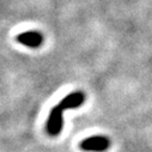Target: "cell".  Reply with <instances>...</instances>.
<instances>
[{
	"label": "cell",
	"mask_w": 152,
	"mask_h": 152,
	"mask_svg": "<svg viewBox=\"0 0 152 152\" xmlns=\"http://www.w3.org/2000/svg\"><path fill=\"white\" fill-rule=\"evenodd\" d=\"M62 126H64V109L59 104H56L55 107L52 108L49 113L46 128L50 135L55 137L62 131Z\"/></svg>",
	"instance_id": "cell-1"
},
{
	"label": "cell",
	"mask_w": 152,
	"mask_h": 152,
	"mask_svg": "<svg viewBox=\"0 0 152 152\" xmlns=\"http://www.w3.org/2000/svg\"><path fill=\"white\" fill-rule=\"evenodd\" d=\"M110 146V141L108 138L102 135H95L84 139L80 142V148L84 151H96V152H103L108 150Z\"/></svg>",
	"instance_id": "cell-2"
},
{
	"label": "cell",
	"mask_w": 152,
	"mask_h": 152,
	"mask_svg": "<svg viewBox=\"0 0 152 152\" xmlns=\"http://www.w3.org/2000/svg\"><path fill=\"white\" fill-rule=\"evenodd\" d=\"M18 43L24 45L29 48H39L43 43V35L39 31H25L16 36Z\"/></svg>",
	"instance_id": "cell-3"
},
{
	"label": "cell",
	"mask_w": 152,
	"mask_h": 152,
	"mask_svg": "<svg viewBox=\"0 0 152 152\" xmlns=\"http://www.w3.org/2000/svg\"><path fill=\"white\" fill-rule=\"evenodd\" d=\"M85 102V95L82 91H74L68 94L61 102H59L58 104L64 109H75L79 108L80 105H83V103Z\"/></svg>",
	"instance_id": "cell-4"
}]
</instances>
